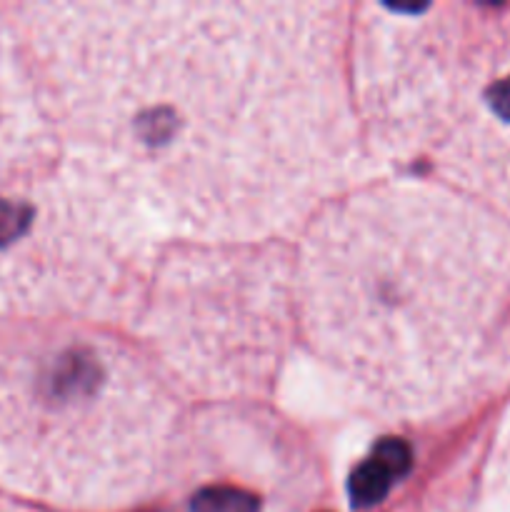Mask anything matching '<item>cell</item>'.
I'll list each match as a JSON object with an SVG mask.
<instances>
[{"label":"cell","mask_w":510,"mask_h":512,"mask_svg":"<svg viewBox=\"0 0 510 512\" xmlns=\"http://www.w3.org/2000/svg\"><path fill=\"white\" fill-rule=\"evenodd\" d=\"M413 465L410 445L400 438H383L368 458L350 473L348 495L355 508H373L388 495L393 480L403 478Z\"/></svg>","instance_id":"obj_1"},{"label":"cell","mask_w":510,"mask_h":512,"mask_svg":"<svg viewBox=\"0 0 510 512\" xmlns=\"http://www.w3.org/2000/svg\"><path fill=\"white\" fill-rule=\"evenodd\" d=\"M485 98H488V105L493 108V113L498 115V118L508 120L510 123V75L508 78L498 80V83H493L488 88V93H485Z\"/></svg>","instance_id":"obj_4"},{"label":"cell","mask_w":510,"mask_h":512,"mask_svg":"<svg viewBox=\"0 0 510 512\" xmlns=\"http://www.w3.org/2000/svg\"><path fill=\"white\" fill-rule=\"evenodd\" d=\"M193 512H258L260 500L253 493L233 485H210L190 500Z\"/></svg>","instance_id":"obj_2"},{"label":"cell","mask_w":510,"mask_h":512,"mask_svg":"<svg viewBox=\"0 0 510 512\" xmlns=\"http://www.w3.org/2000/svg\"><path fill=\"white\" fill-rule=\"evenodd\" d=\"M30 220H33V210L28 205L0 198V248L23 238L25 230L30 228Z\"/></svg>","instance_id":"obj_3"}]
</instances>
